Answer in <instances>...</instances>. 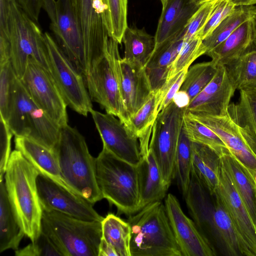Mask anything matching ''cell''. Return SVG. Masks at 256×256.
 I'll return each mask as SVG.
<instances>
[{"label": "cell", "instance_id": "cell-1", "mask_svg": "<svg viewBox=\"0 0 256 256\" xmlns=\"http://www.w3.org/2000/svg\"><path fill=\"white\" fill-rule=\"evenodd\" d=\"M39 174L20 151L11 152L4 176L6 192L25 236L32 242L42 232L43 209L36 184Z\"/></svg>", "mask_w": 256, "mask_h": 256}, {"label": "cell", "instance_id": "cell-2", "mask_svg": "<svg viewBox=\"0 0 256 256\" xmlns=\"http://www.w3.org/2000/svg\"><path fill=\"white\" fill-rule=\"evenodd\" d=\"M54 150L64 180L74 192L93 204L104 198L96 180V158L76 128L68 124L62 127Z\"/></svg>", "mask_w": 256, "mask_h": 256}, {"label": "cell", "instance_id": "cell-3", "mask_svg": "<svg viewBox=\"0 0 256 256\" xmlns=\"http://www.w3.org/2000/svg\"><path fill=\"white\" fill-rule=\"evenodd\" d=\"M132 256H182L162 201L129 216Z\"/></svg>", "mask_w": 256, "mask_h": 256}, {"label": "cell", "instance_id": "cell-4", "mask_svg": "<svg viewBox=\"0 0 256 256\" xmlns=\"http://www.w3.org/2000/svg\"><path fill=\"white\" fill-rule=\"evenodd\" d=\"M96 176L104 198L128 216L140 210V192L136 166L122 160L106 149L96 158Z\"/></svg>", "mask_w": 256, "mask_h": 256}, {"label": "cell", "instance_id": "cell-5", "mask_svg": "<svg viewBox=\"0 0 256 256\" xmlns=\"http://www.w3.org/2000/svg\"><path fill=\"white\" fill-rule=\"evenodd\" d=\"M102 222L84 220L57 211L43 210L42 231L62 256H98Z\"/></svg>", "mask_w": 256, "mask_h": 256}, {"label": "cell", "instance_id": "cell-6", "mask_svg": "<svg viewBox=\"0 0 256 256\" xmlns=\"http://www.w3.org/2000/svg\"><path fill=\"white\" fill-rule=\"evenodd\" d=\"M6 123L14 136L28 138L52 150L60 138L61 128L35 104L18 78Z\"/></svg>", "mask_w": 256, "mask_h": 256}, {"label": "cell", "instance_id": "cell-7", "mask_svg": "<svg viewBox=\"0 0 256 256\" xmlns=\"http://www.w3.org/2000/svg\"><path fill=\"white\" fill-rule=\"evenodd\" d=\"M8 24L10 61L16 76L22 78L30 58L48 70L44 34L36 22L12 0Z\"/></svg>", "mask_w": 256, "mask_h": 256}, {"label": "cell", "instance_id": "cell-8", "mask_svg": "<svg viewBox=\"0 0 256 256\" xmlns=\"http://www.w3.org/2000/svg\"><path fill=\"white\" fill-rule=\"evenodd\" d=\"M186 107L181 106L172 100L158 113L152 130L149 150L168 186L176 177V158Z\"/></svg>", "mask_w": 256, "mask_h": 256}, {"label": "cell", "instance_id": "cell-9", "mask_svg": "<svg viewBox=\"0 0 256 256\" xmlns=\"http://www.w3.org/2000/svg\"><path fill=\"white\" fill-rule=\"evenodd\" d=\"M44 37L49 72L67 106L86 116L93 109L83 75L76 70L50 34L45 32Z\"/></svg>", "mask_w": 256, "mask_h": 256}, {"label": "cell", "instance_id": "cell-10", "mask_svg": "<svg viewBox=\"0 0 256 256\" xmlns=\"http://www.w3.org/2000/svg\"><path fill=\"white\" fill-rule=\"evenodd\" d=\"M70 1L82 37L86 73L92 64L106 54L110 38L106 7L102 0Z\"/></svg>", "mask_w": 256, "mask_h": 256}, {"label": "cell", "instance_id": "cell-11", "mask_svg": "<svg viewBox=\"0 0 256 256\" xmlns=\"http://www.w3.org/2000/svg\"><path fill=\"white\" fill-rule=\"evenodd\" d=\"M118 44L110 37L106 52L118 80L128 120L146 102L154 92L145 68L122 58Z\"/></svg>", "mask_w": 256, "mask_h": 256}, {"label": "cell", "instance_id": "cell-12", "mask_svg": "<svg viewBox=\"0 0 256 256\" xmlns=\"http://www.w3.org/2000/svg\"><path fill=\"white\" fill-rule=\"evenodd\" d=\"M35 104L60 128L68 124V106L48 70L32 58L20 79Z\"/></svg>", "mask_w": 256, "mask_h": 256}, {"label": "cell", "instance_id": "cell-13", "mask_svg": "<svg viewBox=\"0 0 256 256\" xmlns=\"http://www.w3.org/2000/svg\"><path fill=\"white\" fill-rule=\"evenodd\" d=\"M186 114L216 133L231 154L256 181V142L248 132L232 118L229 112L220 116Z\"/></svg>", "mask_w": 256, "mask_h": 256}, {"label": "cell", "instance_id": "cell-14", "mask_svg": "<svg viewBox=\"0 0 256 256\" xmlns=\"http://www.w3.org/2000/svg\"><path fill=\"white\" fill-rule=\"evenodd\" d=\"M84 78L92 101L125 124L128 121L118 84L107 54L88 68Z\"/></svg>", "mask_w": 256, "mask_h": 256}, {"label": "cell", "instance_id": "cell-15", "mask_svg": "<svg viewBox=\"0 0 256 256\" xmlns=\"http://www.w3.org/2000/svg\"><path fill=\"white\" fill-rule=\"evenodd\" d=\"M36 184L43 210L57 211L84 220H103L93 204L55 180L39 174Z\"/></svg>", "mask_w": 256, "mask_h": 256}, {"label": "cell", "instance_id": "cell-16", "mask_svg": "<svg viewBox=\"0 0 256 256\" xmlns=\"http://www.w3.org/2000/svg\"><path fill=\"white\" fill-rule=\"evenodd\" d=\"M90 114L103 148L117 158L137 166L142 158L138 138L114 115L94 110Z\"/></svg>", "mask_w": 256, "mask_h": 256}, {"label": "cell", "instance_id": "cell-17", "mask_svg": "<svg viewBox=\"0 0 256 256\" xmlns=\"http://www.w3.org/2000/svg\"><path fill=\"white\" fill-rule=\"evenodd\" d=\"M55 22L50 29L56 41L76 70L83 75L86 66L82 37L70 0H56Z\"/></svg>", "mask_w": 256, "mask_h": 256}, {"label": "cell", "instance_id": "cell-18", "mask_svg": "<svg viewBox=\"0 0 256 256\" xmlns=\"http://www.w3.org/2000/svg\"><path fill=\"white\" fill-rule=\"evenodd\" d=\"M166 196V212L182 256H216L214 247L194 220L184 214L176 198L170 193Z\"/></svg>", "mask_w": 256, "mask_h": 256}, {"label": "cell", "instance_id": "cell-19", "mask_svg": "<svg viewBox=\"0 0 256 256\" xmlns=\"http://www.w3.org/2000/svg\"><path fill=\"white\" fill-rule=\"evenodd\" d=\"M236 88L226 66L218 65L210 82L186 107V113L220 116L228 113L230 100Z\"/></svg>", "mask_w": 256, "mask_h": 256}, {"label": "cell", "instance_id": "cell-20", "mask_svg": "<svg viewBox=\"0 0 256 256\" xmlns=\"http://www.w3.org/2000/svg\"><path fill=\"white\" fill-rule=\"evenodd\" d=\"M216 196L253 256H256V228L221 159Z\"/></svg>", "mask_w": 256, "mask_h": 256}, {"label": "cell", "instance_id": "cell-21", "mask_svg": "<svg viewBox=\"0 0 256 256\" xmlns=\"http://www.w3.org/2000/svg\"><path fill=\"white\" fill-rule=\"evenodd\" d=\"M199 6L190 0H169L162 8L154 35L156 46L182 33Z\"/></svg>", "mask_w": 256, "mask_h": 256}, {"label": "cell", "instance_id": "cell-22", "mask_svg": "<svg viewBox=\"0 0 256 256\" xmlns=\"http://www.w3.org/2000/svg\"><path fill=\"white\" fill-rule=\"evenodd\" d=\"M14 142L16 150L20 151L40 174L74 192L64 180L54 150L28 138L15 136Z\"/></svg>", "mask_w": 256, "mask_h": 256}, {"label": "cell", "instance_id": "cell-23", "mask_svg": "<svg viewBox=\"0 0 256 256\" xmlns=\"http://www.w3.org/2000/svg\"><path fill=\"white\" fill-rule=\"evenodd\" d=\"M183 36L184 31L155 47L145 66L153 92L158 90L166 82L170 66L182 46Z\"/></svg>", "mask_w": 256, "mask_h": 256}, {"label": "cell", "instance_id": "cell-24", "mask_svg": "<svg viewBox=\"0 0 256 256\" xmlns=\"http://www.w3.org/2000/svg\"><path fill=\"white\" fill-rule=\"evenodd\" d=\"M252 18L246 20L224 41L206 54L217 66H226L251 50L254 46Z\"/></svg>", "mask_w": 256, "mask_h": 256}, {"label": "cell", "instance_id": "cell-25", "mask_svg": "<svg viewBox=\"0 0 256 256\" xmlns=\"http://www.w3.org/2000/svg\"><path fill=\"white\" fill-rule=\"evenodd\" d=\"M140 192V210L152 202L162 201L169 188L164 182L152 152L142 158L137 166Z\"/></svg>", "mask_w": 256, "mask_h": 256}, {"label": "cell", "instance_id": "cell-26", "mask_svg": "<svg viewBox=\"0 0 256 256\" xmlns=\"http://www.w3.org/2000/svg\"><path fill=\"white\" fill-rule=\"evenodd\" d=\"M220 158L256 228V181L228 150Z\"/></svg>", "mask_w": 256, "mask_h": 256}, {"label": "cell", "instance_id": "cell-27", "mask_svg": "<svg viewBox=\"0 0 256 256\" xmlns=\"http://www.w3.org/2000/svg\"><path fill=\"white\" fill-rule=\"evenodd\" d=\"M211 208L212 228L216 232L230 255L253 256L235 228L218 198L216 196Z\"/></svg>", "mask_w": 256, "mask_h": 256}, {"label": "cell", "instance_id": "cell-28", "mask_svg": "<svg viewBox=\"0 0 256 256\" xmlns=\"http://www.w3.org/2000/svg\"><path fill=\"white\" fill-rule=\"evenodd\" d=\"M220 156L209 146L192 142V171L213 196L219 183Z\"/></svg>", "mask_w": 256, "mask_h": 256}, {"label": "cell", "instance_id": "cell-29", "mask_svg": "<svg viewBox=\"0 0 256 256\" xmlns=\"http://www.w3.org/2000/svg\"><path fill=\"white\" fill-rule=\"evenodd\" d=\"M122 42L124 48L122 58L130 64L145 68L156 47L154 36L148 34L144 28L128 26Z\"/></svg>", "mask_w": 256, "mask_h": 256}, {"label": "cell", "instance_id": "cell-30", "mask_svg": "<svg viewBox=\"0 0 256 256\" xmlns=\"http://www.w3.org/2000/svg\"><path fill=\"white\" fill-rule=\"evenodd\" d=\"M25 236L14 212L6 192L4 179L0 180V252L18 249Z\"/></svg>", "mask_w": 256, "mask_h": 256}, {"label": "cell", "instance_id": "cell-31", "mask_svg": "<svg viewBox=\"0 0 256 256\" xmlns=\"http://www.w3.org/2000/svg\"><path fill=\"white\" fill-rule=\"evenodd\" d=\"M102 238L114 249L118 256H132L131 228L117 216L108 214L102 222Z\"/></svg>", "mask_w": 256, "mask_h": 256}, {"label": "cell", "instance_id": "cell-32", "mask_svg": "<svg viewBox=\"0 0 256 256\" xmlns=\"http://www.w3.org/2000/svg\"><path fill=\"white\" fill-rule=\"evenodd\" d=\"M256 6H241L226 18L206 38L202 43L206 49V54L214 49L246 20L252 18Z\"/></svg>", "mask_w": 256, "mask_h": 256}, {"label": "cell", "instance_id": "cell-33", "mask_svg": "<svg viewBox=\"0 0 256 256\" xmlns=\"http://www.w3.org/2000/svg\"><path fill=\"white\" fill-rule=\"evenodd\" d=\"M240 92L238 102L230 104L228 112L256 142V87Z\"/></svg>", "mask_w": 256, "mask_h": 256}, {"label": "cell", "instance_id": "cell-34", "mask_svg": "<svg viewBox=\"0 0 256 256\" xmlns=\"http://www.w3.org/2000/svg\"><path fill=\"white\" fill-rule=\"evenodd\" d=\"M159 94L154 92L146 102L130 116L126 125L139 142L150 138L152 126L158 114Z\"/></svg>", "mask_w": 256, "mask_h": 256}, {"label": "cell", "instance_id": "cell-35", "mask_svg": "<svg viewBox=\"0 0 256 256\" xmlns=\"http://www.w3.org/2000/svg\"><path fill=\"white\" fill-rule=\"evenodd\" d=\"M225 66L236 90H246L256 87V48L246 52Z\"/></svg>", "mask_w": 256, "mask_h": 256}, {"label": "cell", "instance_id": "cell-36", "mask_svg": "<svg viewBox=\"0 0 256 256\" xmlns=\"http://www.w3.org/2000/svg\"><path fill=\"white\" fill-rule=\"evenodd\" d=\"M217 70L218 66L212 60L198 63L190 67L180 91L187 95L190 102L210 82Z\"/></svg>", "mask_w": 256, "mask_h": 256}, {"label": "cell", "instance_id": "cell-37", "mask_svg": "<svg viewBox=\"0 0 256 256\" xmlns=\"http://www.w3.org/2000/svg\"><path fill=\"white\" fill-rule=\"evenodd\" d=\"M192 144L182 128L179 138L175 162V174L184 197L188 189L192 164Z\"/></svg>", "mask_w": 256, "mask_h": 256}, {"label": "cell", "instance_id": "cell-38", "mask_svg": "<svg viewBox=\"0 0 256 256\" xmlns=\"http://www.w3.org/2000/svg\"><path fill=\"white\" fill-rule=\"evenodd\" d=\"M183 128L192 142L206 145L218 155L228 150L221 138L210 128L185 114Z\"/></svg>", "mask_w": 256, "mask_h": 256}, {"label": "cell", "instance_id": "cell-39", "mask_svg": "<svg viewBox=\"0 0 256 256\" xmlns=\"http://www.w3.org/2000/svg\"><path fill=\"white\" fill-rule=\"evenodd\" d=\"M106 7V16L108 35L119 44L122 42L128 27V0H102Z\"/></svg>", "mask_w": 256, "mask_h": 256}, {"label": "cell", "instance_id": "cell-40", "mask_svg": "<svg viewBox=\"0 0 256 256\" xmlns=\"http://www.w3.org/2000/svg\"><path fill=\"white\" fill-rule=\"evenodd\" d=\"M206 52L202 40L200 38H194L184 41L180 51L170 66L167 81L183 70L188 69L196 59L206 54Z\"/></svg>", "mask_w": 256, "mask_h": 256}, {"label": "cell", "instance_id": "cell-41", "mask_svg": "<svg viewBox=\"0 0 256 256\" xmlns=\"http://www.w3.org/2000/svg\"><path fill=\"white\" fill-rule=\"evenodd\" d=\"M18 78L10 61L0 65V118L6 122L10 110Z\"/></svg>", "mask_w": 256, "mask_h": 256}, {"label": "cell", "instance_id": "cell-42", "mask_svg": "<svg viewBox=\"0 0 256 256\" xmlns=\"http://www.w3.org/2000/svg\"><path fill=\"white\" fill-rule=\"evenodd\" d=\"M218 0H206L200 5L184 28V41L198 38V34L208 22Z\"/></svg>", "mask_w": 256, "mask_h": 256}, {"label": "cell", "instance_id": "cell-43", "mask_svg": "<svg viewBox=\"0 0 256 256\" xmlns=\"http://www.w3.org/2000/svg\"><path fill=\"white\" fill-rule=\"evenodd\" d=\"M16 256H60V252L49 238L42 231L38 239L26 246L15 250Z\"/></svg>", "mask_w": 256, "mask_h": 256}, {"label": "cell", "instance_id": "cell-44", "mask_svg": "<svg viewBox=\"0 0 256 256\" xmlns=\"http://www.w3.org/2000/svg\"><path fill=\"white\" fill-rule=\"evenodd\" d=\"M236 7L230 0H219L198 38L203 40L208 36L226 18L234 11Z\"/></svg>", "mask_w": 256, "mask_h": 256}, {"label": "cell", "instance_id": "cell-45", "mask_svg": "<svg viewBox=\"0 0 256 256\" xmlns=\"http://www.w3.org/2000/svg\"><path fill=\"white\" fill-rule=\"evenodd\" d=\"M188 69H185L170 79L158 91L159 106L158 112L167 107L180 90Z\"/></svg>", "mask_w": 256, "mask_h": 256}, {"label": "cell", "instance_id": "cell-46", "mask_svg": "<svg viewBox=\"0 0 256 256\" xmlns=\"http://www.w3.org/2000/svg\"><path fill=\"white\" fill-rule=\"evenodd\" d=\"M0 180L4 179L8 163L11 154V140L14 135L6 122L0 118Z\"/></svg>", "mask_w": 256, "mask_h": 256}, {"label": "cell", "instance_id": "cell-47", "mask_svg": "<svg viewBox=\"0 0 256 256\" xmlns=\"http://www.w3.org/2000/svg\"><path fill=\"white\" fill-rule=\"evenodd\" d=\"M20 8L31 19L36 23L42 8L44 0H10Z\"/></svg>", "mask_w": 256, "mask_h": 256}, {"label": "cell", "instance_id": "cell-48", "mask_svg": "<svg viewBox=\"0 0 256 256\" xmlns=\"http://www.w3.org/2000/svg\"><path fill=\"white\" fill-rule=\"evenodd\" d=\"M98 256H118L114 248L105 240L102 238Z\"/></svg>", "mask_w": 256, "mask_h": 256}, {"label": "cell", "instance_id": "cell-49", "mask_svg": "<svg viewBox=\"0 0 256 256\" xmlns=\"http://www.w3.org/2000/svg\"><path fill=\"white\" fill-rule=\"evenodd\" d=\"M55 3L56 0H44L43 8L50 18L55 16Z\"/></svg>", "mask_w": 256, "mask_h": 256}, {"label": "cell", "instance_id": "cell-50", "mask_svg": "<svg viewBox=\"0 0 256 256\" xmlns=\"http://www.w3.org/2000/svg\"><path fill=\"white\" fill-rule=\"evenodd\" d=\"M236 6H252L256 4V0H230Z\"/></svg>", "mask_w": 256, "mask_h": 256}, {"label": "cell", "instance_id": "cell-51", "mask_svg": "<svg viewBox=\"0 0 256 256\" xmlns=\"http://www.w3.org/2000/svg\"><path fill=\"white\" fill-rule=\"evenodd\" d=\"M254 30V41L253 44L256 48V11L252 18Z\"/></svg>", "mask_w": 256, "mask_h": 256}, {"label": "cell", "instance_id": "cell-52", "mask_svg": "<svg viewBox=\"0 0 256 256\" xmlns=\"http://www.w3.org/2000/svg\"><path fill=\"white\" fill-rule=\"evenodd\" d=\"M206 0H190L192 2L195 4L200 6L202 2L206 1Z\"/></svg>", "mask_w": 256, "mask_h": 256}, {"label": "cell", "instance_id": "cell-53", "mask_svg": "<svg viewBox=\"0 0 256 256\" xmlns=\"http://www.w3.org/2000/svg\"><path fill=\"white\" fill-rule=\"evenodd\" d=\"M162 4V8L164 7L169 0H160Z\"/></svg>", "mask_w": 256, "mask_h": 256}]
</instances>
